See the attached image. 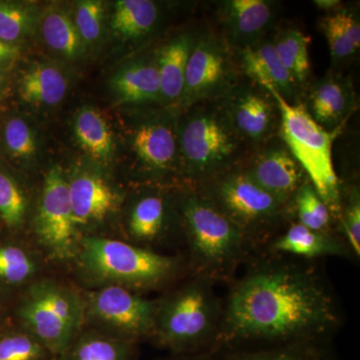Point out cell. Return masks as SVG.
<instances>
[{
    "label": "cell",
    "mask_w": 360,
    "mask_h": 360,
    "mask_svg": "<svg viewBox=\"0 0 360 360\" xmlns=\"http://www.w3.org/2000/svg\"><path fill=\"white\" fill-rule=\"evenodd\" d=\"M182 217L196 264L207 276L226 274L243 255L245 234L207 196L191 195Z\"/></svg>",
    "instance_id": "3957f363"
},
{
    "label": "cell",
    "mask_w": 360,
    "mask_h": 360,
    "mask_svg": "<svg viewBox=\"0 0 360 360\" xmlns=\"http://www.w3.org/2000/svg\"><path fill=\"white\" fill-rule=\"evenodd\" d=\"M77 229L68 180L60 167H52L45 177L35 220L37 236L53 257L65 259L77 250Z\"/></svg>",
    "instance_id": "9c48e42d"
},
{
    "label": "cell",
    "mask_w": 360,
    "mask_h": 360,
    "mask_svg": "<svg viewBox=\"0 0 360 360\" xmlns=\"http://www.w3.org/2000/svg\"><path fill=\"white\" fill-rule=\"evenodd\" d=\"M276 103L266 90L241 89L231 96L225 110L239 137L262 141L274 131Z\"/></svg>",
    "instance_id": "4fadbf2b"
},
{
    "label": "cell",
    "mask_w": 360,
    "mask_h": 360,
    "mask_svg": "<svg viewBox=\"0 0 360 360\" xmlns=\"http://www.w3.org/2000/svg\"><path fill=\"white\" fill-rule=\"evenodd\" d=\"M2 80H4V77H2L1 71H0V90H1L2 87Z\"/></svg>",
    "instance_id": "b9f144b4"
},
{
    "label": "cell",
    "mask_w": 360,
    "mask_h": 360,
    "mask_svg": "<svg viewBox=\"0 0 360 360\" xmlns=\"http://www.w3.org/2000/svg\"><path fill=\"white\" fill-rule=\"evenodd\" d=\"M110 89L120 103L161 101L160 75L156 60L139 59L127 63L111 77Z\"/></svg>",
    "instance_id": "d6986e66"
},
{
    "label": "cell",
    "mask_w": 360,
    "mask_h": 360,
    "mask_svg": "<svg viewBox=\"0 0 360 360\" xmlns=\"http://www.w3.org/2000/svg\"><path fill=\"white\" fill-rule=\"evenodd\" d=\"M68 193L77 226L103 221L120 206V194L105 179L91 172L71 177Z\"/></svg>",
    "instance_id": "5bb4252c"
},
{
    "label": "cell",
    "mask_w": 360,
    "mask_h": 360,
    "mask_svg": "<svg viewBox=\"0 0 360 360\" xmlns=\"http://www.w3.org/2000/svg\"><path fill=\"white\" fill-rule=\"evenodd\" d=\"M75 135L80 148L97 161L108 163L115 155V139L110 124L96 108L85 106L75 118Z\"/></svg>",
    "instance_id": "7402d4cb"
},
{
    "label": "cell",
    "mask_w": 360,
    "mask_h": 360,
    "mask_svg": "<svg viewBox=\"0 0 360 360\" xmlns=\"http://www.w3.org/2000/svg\"><path fill=\"white\" fill-rule=\"evenodd\" d=\"M177 135L167 122L144 123L135 130L132 148L142 165L153 172H165L176 160Z\"/></svg>",
    "instance_id": "ac0fdd59"
},
{
    "label": "cell",
    "mask_w": 360,
    "mask_h": 360,
    "mask_svg": "<svg viewBox=\"0 0 360 360\" xmlns=\"http://www.w3.org/2000/svg\"><path fill=\"white\" fill-rule=\"evenodd\" d=\"M158 15V4L150 0H120L116 1L110 27L123 40L141 39L155 30Z\"/></svg>",
    "instance_id": "cb8c5ba5"
},
{
    "label": "cell",
    "mask_w": 360,
    "mask_h": 360,
    "mask_svg": "<svg viewBox=\"0 0 360 360\" xmlns=\"http://www.w3.org/2000/svg\"><path fill=\"white\" fill-rule=\"evenodd\" d=\"M68 86V79L58 68L33 63L21 77L20 91L25 103L51 106L65 98Z\"/></svg>",
    "instance_id": "44dd1931"
},
{
    "label": "cell",
    "mask_w": 360,
    "mask_h": 360,
    "mask_svg": "<svg viewBox=\"0 0 360 360\" xmlns=\"http://www.w3.org/2000/svg\"><path fill=\"white\" fill-rule=\"evenodd\" d=\"M89 311L113 335L131 342L155 331L158 307L122 286L111 285L92 295Z\"/></svg>",
    "instance_id": "30bf717a"
},
{
    "label": "cell",
    "mask_w": 360,
    "mask_h": 360,
    "mask_svg": "<svg viewBox=\"0 0 360 360\" xmlns=\"http://www.w3.org/2000/svg\"><path fill=\"white\" fill-rule=\"evenodd\" d=\"M207 198L245 234L274 224L285 205L245 172L224 175Z\"/></svg>",
    "instance_id": "ba28073f"
},
{
    "label": "cell",
    "mask_w": 360,
    "mask_h": 360,
    "mask_svg": "<svg viewBox=\"0 0 360 360\" xmlns=\"http://www.w3.org/2000/svg\"><path fill=\"white\" fill-rule=\"evenodd\" d=\"M343 26L347 30L348 37L356 49L360 47V25L359 21L354 14L348 11H340Z\"/></svg>",
    "instance_id": "f35d334b"
},
{
    "label": "cell",
    "mask_w": 360,
    "mask_h": 360,
    "mask_svg": "<svg viewBox=\"0 0 360 360\" xmlns=\"http://www.w3.org/2000/svg\"><path fill=\"white\" fill-rule=\"evenodd\" d=\"M225 360H321L312 348L303 343L285 345L277 349L257 352H241L229 355Z\"/></svg>",
    "instance_id": "8d00e7d4"
},
{
    "label": "cell",
    "mask_w": 360,
    "mask_h": 360,
    "mask_svg": "<svg viewBox=\"0 0 360 360\" xmlns=\"http://www.w3.org/2000/svg\"><path fill=\"white\" fill-rule=\"evenodd\" d=\"M309 37L297 30H284L274 42L281 63L296 84H304L309 75Z\"/></svg>",
    "instance_id": "83f0119b"
},
{
    "label": "cell",
    "mask_w": 360,
    "mask_h": 360,
    "mask_svg": "<svg viewBox=\"0 0 360 360\" xmlns=\"http://www.w3.org/2000/svg\"><path fill=\"white\" fill-rule=\"evenodd\" d=\"M195 40L191 34H181L163 45L156 56L160 75L161 101L179 103L184 89L187 63Z\"/></svg>",
    "instance_id": "ffe728a7"
},
{
    "label": "cell",
    "mask_w": 360,
    "mask_h": 360,
    "mask_svg": "<svg viewBox=\"0 0 360 360\" xmlns=\"http://www.w3.org/2000/svg\"><path fill=\"white\" fill-rule=\"evenodd\" d=\"M54 360H56V359H54Z\"/></svg>",
    "instance_id": "ee69618b"
},
{
    "label": "cell",
    "mask_w": 360,
    "mask_h": 360,
    "mask_svg": "<svg viewBox=\"0 0 360 360\" xmlns=\"http://www.w3.org/2000/svg\"><path fill=\"white\" fill-rule=\"evenodd\" d=\"M84 305L77 295L60 284L44 281L33 284L20 307V317L54 359L80 333Z\"/></svg>",
    "instance_id": "5b68a950"
},
{
    "label": "cell",
    "mask_w": 360,
    "mask_h": 360,
    "mask_svg": "<svg viewBox=\"0 0 360 360\" xmlns=\"http://www.w3.org/2000/svg\"><path fill=\"white\" fill-rule=\"evenodd\" d=\"M304 106L324 129H340V125L355 108L354 87L347 78L328 75L312 85Z\"/></svg>",
    "instance_id": "9a60e30c"
},
{
    "label": "cell",
    "mask_w": 360,
    "mask_h": 360,
    "mask_svg": "<svg viewBox=\"0 0 360 360\" xmlns=\"http://www.w3.org/2000/svg\"><path fill=\"white\" fill-rule=\"evenodd\" d=\"M103 2L84 0L78 2L75 25L84 44H94L103 33Z\"/></svg>",
    "instance_id": "836d02e7"
},
{
    "label": "cell",
    "mask_w": 360,
    "mask_h": 360,
    "mask_svg": "<svg viewBox=\"0 0 360 360\" xmlns=\"http://www.w3.org/2000/svg\"><path fill=\"white\" fill-rule=\"evenodd\" d=\"M245 174L285 205L303 184L304 172L288 148H272L255 158Z\"/></svg>",
    "instance_id": "7c38bea8"
},
{
    "label": "cell",
    "mask_w": 360,
    "mask_h": 360,
    "mask_svg": "<svg viewBox=\"0 0 360 360\" xmlns=\"http://www.w3.org/2000/svg\"><path fill=\"white\" fill-rule=\"evenodd\" d=\"M4 143L11 155L28 160L35 155L37 141L28 123L22 118L13 117L4 127Z\"/></svg>",
    "instance_id": "e575fe53"
},
{
    "label": "cell",
    "mask_w": 360,
    "mask_h": 360,
    "mask_svg": "<svg viewBox=\"0 0 360 360\" xmlns=\"http://www.w3.org/2000/svg\"><path fill=\"white\" fill-rule=\"evenodd\" d=\"M25 196L15 180L0 172V217L8 226H20L25 219Z\"/></svg>",
    "instance_id": "1f68e13d"
},
{
    "label": "cell",
    "mask_w": 360,
    "mask_h": 360,
    "mask_svg": "<svg viewBox=\"0 0 360 360\" xmlns=\"http://www.w3.org/2000/svg\"><path fill=\"white\" fill-rule=\"evenodd\" d=\"M238 139L225 111L202 108L189 115L179 135L189 174L205 179L229 167L238 153Z\"/></svg>",
    "instance_id": "52a82bcc"
},
{
    "label": "cell",
    "mask_w": 360,
    "mask_h": 360,
    "mask_svg": "<svg viewBox=\"0 0 360 360\" xmlns=\"http://www.w3.org/2000/svg\"><path fill=\"white\" fill-rule=\"evenodd\" d=\"M37 338L25 331L0 335V360H54Z\"/></svg>",
    "instance_id": "f546056e"
},
{
    "label": "cell",
    "mask_w": 360,
    "mask_h": 360,
    "mask_svg": "<svg viewBox=\"0 0 360 360\" xmlns=\"http://www.w3.org/2000/svg\"><path fill=\"white\" fill-rule=\"evenodd\" d=\"M167 205L160 195H146L136 201L129 220L130 234L136 240L149 243L155 240L165 229Z\"/></svg>",
    "instance_id": "4316f807"
},
{
    "label": "cell",
    "mask_w": 360,
    "mask_h": 360,
    "mask_svg": "<svg viewBox=\"0 0 360 360\" xmlns=\"http://www.w3.org/2000/svg\"><path fill=\"white\" fill-rule=\"evenodd\" d=\"M41 32L49 49L63 58H78L85 51L84 42L77 32L75 21L60 9H51L44 14Z\"/></svg>",
    "instance_id": "484cf974"
},
{
    "label": "cell",
    "mask_w": 360,
    "mask_h": 360,
    "mask_svg": "<svg viewBox=\"0 0 360 360\" xmlns=\"http://www.w3.org/2000/svg\"><path fill=\"white\" fill-rule=\"evenodd\" d=\"M131 342L101 331H80L56 360H131Z\"/></svg>",
    "instance_id": "603a6c76"
},
{
    "label": "cell",
    "mask_w": 360,
    "mask_h": 360,
    "mask_svg": "<svg viewBox=\"0 0 360 360\" xmlns=\"http://www.w3.org/2000/svg\"><path fill=\"white\" fill-rule=\"evenodd\" d=\"M342 226L350 248L357 257L360 255V198L356 188L350 193L349 200L343 210Z\"/></svg>",
    "instance_id": "74e56055"
},
{
    "label": "cell",
    "mask_w": 360,
    "mask_h": 360,
    "mask_svg": "<svg viewBox=\"0 0 360 360\" xmlns=\"http://www.w3.org/2000/svg\"><path fill=\"white\" fill-rule=\"evenodd\" d=\"M295 205L298 220L312 231L326 232L330 224V210L309 181H304L296 191Z\"/></svg>",
    "instance_id": "f1b7e54d"
},
{
    "label": "cell",
    "mask_w": 360,
    "mask_h": 360,
    "mask_svg": "<svg viewBox=\"0 0 360 360\" xmlns=\"http://www.w3.org/2000/svg\"><path fill=\"white\" fill-rule=\"evenodd\" d=\"M321 28L328 41L331 56L335 60H345L359 51V49L354 46L348 37L341 20L340 11L322 18Z\"/></svg>",
    "instance_id": "d590c367"
},
{
    "label": "cell",
    "mask_w": 360,
    "mask_h": 360,
    "mask_svg": "<svg viewBox=\"0 0 360 360\" xmlns=\"http://www.w3.org/2000/svg\"><path fill=\"white\" fill-rule=\"evenodd\" d=\"M274 250L304 257L341 255V246L326 232L307 229L300 224L291 225L274 245Z\"/></svg>",
    "instance_id": "d4e9b609"
},
{
    "label": "cell",
    "mask_w": 360,
    "mask_h": 360,
    "mask_svg": "<svg viewBox=\"0 0 360 360\" xmlns=\"http://www.w3.org/2000/svg\"><path fill=\"white\" fill-rule=\"evenodd\" d=\"M335 321L323 286L309 272L290 266L259 269L232 291L225 310L222 340L303 343Z\"/></svg>",
    "instance_id": "6da1fadb"
},
{
    "label": "cell",
    "mask_w": 360,
    "mask_h": 360,
    "mask_svg": "<svg viewBox=\"0 0 360 360\" xmlns=\"http://www.w3.org/2000/svg\"><path fill=\"white\" fill-rule=\"evenodd\" d=\"M315 6L324 11H331L340 6V1L338 0H316L314 1Z\"/></svg>",
    "instance_id": "60d3db41"
},
{
    "label": "cell",
    "mask_w": 360,
    "mask_h": 360,
    "mask_svg": "<svg viewBox=\"0 0 360 360\" xmlns=\"http://www.w3.org/2000/svg\"><path fill=\"white\" fill-rule=\"evenodd\" d=\"M276 101L281 134L330 213L341 212L340 182L333 161V143L340 129L328 131L315 122L303 103H290L276 90L262 87Z\"/></svg>",
    "instance_id": "7a4b0ae2"
},
{
    "label": "cell",
    "mask_w": 360,
    "mask_h": 360,
    "mask_svg": "<svg viewBox=\"0 0 360 360\" xmlns=\"http://www.w3.org/2000/svg\"><path fill=\"white\" fill-rule=\"evenodd\" d=\"M33 13L25 4L0 1V39L7 44L25 39L32 28Z\"/></svg>",
    "instance_id": "4dcf8cb0"
},
{
    "label": "cell",
    "mask_w": 360,
    "mask_h": 360,
    "mask_svg": "<svg viewBox=\"0 0 360 360\" xmlns=\"http://www.w3.org/2000/svg\"><path fill=\"white\" fill-rule=\"evenodd\" d=\"M240 60L246 75L259 86L270 87L288 101L295 96L297 84L281 63L274 42L257 41L245 47Z\"/></svg>",
    "instance_id": "e0dca14e"
},
{
    "label": "cell",
    "mask_w": 360,
    "mask_h": 360,
    "mask_svg": "<svg viewBox=\"0 0 360 360\" xmlns=\"http://www.w3.org/2000/svg\"><path fill=\"white\" fill-rule=\"evenodd\" d=\"M18 49L14 44H7L0 39V65L11 63L18 56Z\"/></svg>",
    "instance_id": "ab89813d"
},
{
    "label": "cell",
    "mask_w": 360,
    "mask_h": 360,
    "mask_svg": "<svg viewBox=\"0 0 360 360\" xmlns=\"http://www.w3.org/2000/svg\"><path fill=\"white\" fill-rule=\"evenodd\" d=\"M217 303L205 281H194L158 309L155 333L161 345L184 352L202 347L217 321Z\"/></svg>",
    "instance_id": "8992f818"
},
{
    "label": "cell",
    "mask_w": 360,
    "mask_h": 360,
    "mask_svg": "<svg viewBox=\"0 0 360 360\" xmlns=\"http://www.w3.org/2000/svg\"><path fill=\"white\" fill-rule=\"evenodd\" d=\"M220 20L231 41L243 49L259 41L274 20V4L265 0H227L220 6Z\"/></svg>",
    "instance_id": "2e32d148"
},
{
    "label": "cell",
    "mask_w": 360,
    "mask_h": 360,
    "mask_svg": "<svg viewBox=\"0 0 360 360\" xmlns=\"http://www.w3.org/2000/svg\"><path fill=\"white\" fill-rule=\"evenodd\" d=\"M84 269L99 281L148 288L162 283L176 266L172 257L115 239L87 238L82 243Z\"/></svg>",
    "instance_id": "277c9868"
},
{
    "label": "cell",
    "mask_w": 360,
    "mask_h": 360,
    "mask_svg": "<svg viewBox=\"0 0 360 360\" xmlns=\"http://www.w3.org/2000/svg\"><path fill=\"white\" fill-rule=\"evenodd\" d=\"M196 360H208V359L207 357L200 356V359H198Z\"/></svg>",
    "instance_id": "7bdbcfd3"
},
{
    "label": "cell",
    "mask_w": 360,
    "mask_h": 360,
    "mask_svg": "<svg viewBox=\"0 0 360 360\" xmlns=\"http://www.w3.org/2000/svg\"><path fill=\"white\" fill-rule=\"evenodd\" d=\"M35 265L27 253L16 246H0V279L18 284L27 281Z\"/></svg>",
    "instance_id": "d6a6232c"
},
{
    "label": "cell",
    "mask_w": 360,
    "mask_h": 360,
    "mask_svg": "<svg viewBox=\"0 0 360 360\" xmlns=\"http://www.w3.org/2000/svg\"><path fill=\"white\" fill-rule=\"evenodd\" d=\"M233 68L229 49L219 39L202 37L195 41L187 63L180 105L189 106L212 98L229 89Z\"/></svg>",
    "instance_id": "8fae6325"
}]
</instances>
